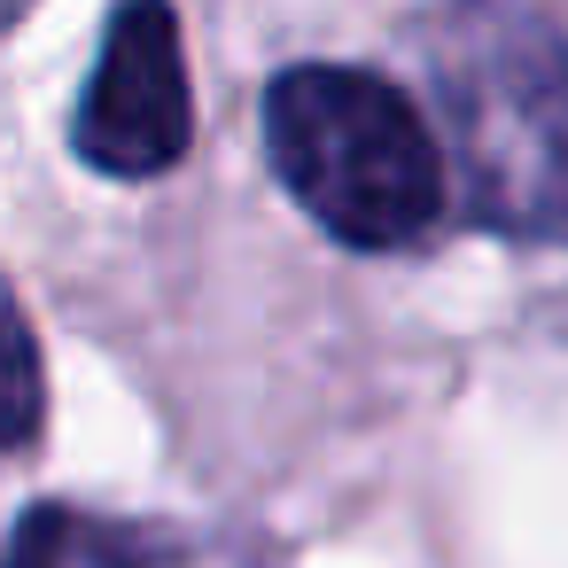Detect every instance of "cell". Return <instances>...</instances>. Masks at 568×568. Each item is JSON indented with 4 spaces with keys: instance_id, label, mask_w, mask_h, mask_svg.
Here are the masks:
<instances>
[{
    "instance_id": "cell-2",
    "label": "cell",
    "mask_w": 568,
    "mask_h": 568,
    "mask_svg": "<svg viewBox=\"0 0 568 568\" xmlns=\"http://www.w3.org/2000/svg\"><path fill=\"white\" fill-rule=\"evenodd\" d=\"M281 187L351 250H405L444 211V164L420 110L351 63H296L265 94Z\"/></svg>"
},
{
    "instance_id": "cell-5",
    "label": "cell",
    "mask_w": 568,
    "mask_h": 568,
    "mask_svg": "<svg viewBox=\"0 0 568 568\" xmlns=\"http://www.w3.org/2000/svg\"><path fill=\"white\" fill-rule=\"evenodd\" d=\"M40 413H48L40 343H32V320H24L17 288L0 281V452H9V444H32Z\"/></svg>"
},
{
    "instance_id": "cell-1",
    "label": "cell",
    "mask_w": 568,
    "mask_h": 568,
    "mask_svg": "<svg viewBox=\"0 0 568 568\" xmlns=\"http://www.w3.org/2000/svg\"><path fill=\"white\" fill-rule=\"evenodd\" d=\"M436 102L467 211L498 234H568V40L514 9L436 32Z\"/></svg>"
},
{
    "instance_id": "cell-3",
    "label": "cell",
    "mask_w": 568,
    "mask_h": 568,
    "mask_svg": "<svg viewBox=\"0 0 568 568\" xmlns=\"http://www.w3.org/2000/svg\"><path fill=\"white\" fill-rule=\"evenodd\" d=\"M187 133H195V102H187L180 24L164 0H125L79 102V156L110 180H156L187 156Z\"/></svg>"
},
{
    "instance_id": "cell-4",
    "label": "cell",
    "mask_w": 568,
    "mask_h": 568,
    "mask_svg": "<svg viewBox=\"0 0 568 568\" xmlns=\"http://www.w3.org/2000/svg\"><path fill=\"white\" fill-rule=\"evenodd\" d=\"M0 568H172L149 537L118 529V521H94L79 506H32L0 552Z\"/></svg>"
}]
</instances>
